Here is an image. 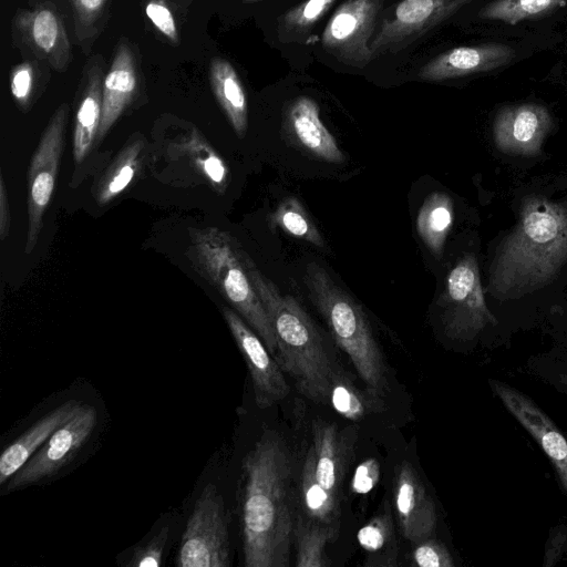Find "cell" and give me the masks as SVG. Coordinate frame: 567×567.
I'll list each match as a JSON object with an SVG mask.
<instances>
[{
	"instance_id": "obj_22",
	"label": "cell",
	"mask_w": 567,
	"mask_h": 567,
	"mask_svg": "<svg viewBox=\"0 0 567 567\" xmlns=\"http://www.w3.org/2000/svg\"><path fill=\"white\" fill-rule=\"evenodd\" d=\"M137 89L134 54L126 40L122 39L111 66L103 80V106L97 138L102 140L132 102Z\"/></svg>"
},
{
	"instance_id": "obj_21",
	"label": "cell",
	"mask_w": 567,
	"mask_h": 567,
	"mask_svg": "<svg viewBox=\"0 0 567 567\" xmlns=\"http://www.w3.org/2000/svg\"><path fill=\"white\" fill-rule=\"evenodd\" d=\"M83 403L68 400L48 412L13 441L0 456V485H4L47 442V440L82 408Z\"/></svg>"
},
{
	"instance_id": "obj_6",
	"label": "cell",
	"mask_w": 567,
	"mask_h": 567,
	"mask_svg": "<svg viewBox=\"0 0 567 567\" xmlns=\"http://www.w3.org/2000/svg\"><path fill=\"white\" fill-rule=\"evenodd\" d=\"M229 517L223 495L208 483L202 489L182 535L178 567H229Z\"/></svg>"
},
{
	"instance_id": "obj_34",
	"label": "cell",
	"mask_w": 567,
	"mask_h": 567,
	"mask_svg": "<svg viewBox=\"0 0 567 567\" xmlns=\"http://www.w3.org/2000/svg\"><path fill=\"white\" fill-rule=\"evenodd\" d=\"M169 527L164 525L145 545L137 547L127 566L158 567L167 543Z\"/></svg>"
},
{
	"instance_id": "obj_9",
	"label": "cell",
	"mask_w": 567,
	"mask_h": 567,
	"mask_svg": "<svg viewBox=\"0 0 567 567\" xmlns=\"http://www.w3.org/2000/svg\"><path fill=\"white\" fill-rule=\"evenodd\" d=\"M383 0H346L326 24L321 43L340 63L362 69L372 60L371 42Z\"/></svg>"
},
{
	"instance_id": "obj_33",
	"label": "cell",
	"mask_w": 567,
	"mask_h": 567,
	"mask_svg": "<svg viewBox=\"0 0 567 567\" xmlns=\"http://www.w3.org/2000/svg\"><path fill=\"white\" fill-rule=\"evenodd\" d=\"M410 564L417 567H454L449 549L439 540L426 538L416 543Z\"/></svg>"
},
{
	"instance_id": "obj_10",
	"label": "cell",
	"mask_w": 567,
	"mask_h": 567,
	"mask_svg": "<svg viewBox=\"0 0 567 567\" xmlns=\"http://www.w3.org/2000/svg\"><path fill=\"white\" fill-rule=\"evenodd\" d=\"M96 422V409L83 404L80 411L60 426L7 482L6 492L28 487L60 472L91 437Z\"/></svg>"
},
{
	"instance_id": "obj_4",
	"label": "cell",
	"mask_w": 567,
	"mask_h": 567,
	"mask_svg": "<svg viewBox=\"0 0 567 567\" xmlns=\"http://www.w3.org/2000/svg\"><path fill=\"white\" fill-rule=\"evenodd\" d=\"M190 243L187 256L195 271L230 303L267 349L276 354L275 330L249 277L240 243L216 227L190 229Z\"/></svg>"
},
{
	"instance_id": "obj_15",
	"label": "cell",
	"mask_w": 567,
	"mask_h": 567,
	"mask_svg": "<svg viewBox=\"0 0 567 567\" xmlns=\"http://www.w3.org/2000/svg\"><path fill=\"white\" fill-rule=\"evenodd\" d=\"M357 431L340 430L333 422L317 420L312 424L311 444L307 450L316 482L341 501L342 484L353 455Z\"/></svg>"
},
{
	"instance_id": "obj_19",
	"label": "cell",
	"mask_w": 567,
	"mask_h": 567,
	"mask_svg": "<svg viewBox=\"0 0 567 567\" xmlns=\"http://www.w3.org/2000/svg\"><path fill=\"white\" fill-rule=\"evenodd\" d=\"M285 123L298 144L315 157L339 164L344 155L320 118V110L309 96L295 99L286 113Z\"/></svg>"
},
{
	"instance_id": "obj_14",
	"label": "cell",
	"mask_w": 567,
	"mask_h": 567,
	"mask_svg": "<svg viewBox=\"0 0 567 567\" xmlns=\"http://www.w3.org/2000/svg\"><path fill=\"white\" fill-rule=\"evenodd\" d=\"M494 393L513 417L534 437L556 470L567 493V439L535 401L499 380H489Z\"/></svg>"
},
{
	"instance_id": "obj_26",
	"label": "cell",
	"mask_w": 567,
	"mask_h": 567,
	"mask_svg": "<svg viewBox=\"0 0 567 567\" xmlns=\"http://www.w3.org/2000/svg\"><path fill=\"white\" fill-rule=\"evenodd\" d=\"M453 224V203L445 193L431 194L421 206L416 229L435 257H441L447 234Z\"/></svg>"
},
{
	"instance_id": "obj_23",
	"label": "cell",
	"mask_w": 567,
	"mask_h": 567,
	"mask_svg": "<svg viewBox=\"0 0 567 567\" xmlns=\"http://www.w3.org/2000/svg\"><path fill=\"white\" fill-rule=\"evenodd\" d=\"M212 91L238 137L248 126L247 96L235 68L225 59L214 58L209 65Z\"/></svg>"
},
{
	"instance_id": "obj_17",
	"label": "cell",
	"mask_w": 567,
	"mask_h": 567,
	"mask_svg": "<svg viewBox=\"0 0 567 567\" xmlns=\"http://www.w3.org/2000/svg\"><path fill=\"white\" fill-rule=\"evenodd\" d=\"M392 495L395 517L404 538L413 544L430 538L437 519L435 504L409 462L398 466Z\"/></svg>"
},
{
	"instance_id": "obj_13",
	"label": "cell",
	"mask_w": 567,
	"mask_h": 567,
	"mask_svg": "<svg viewBox=\"0 0 567 567\" xmlns=\"http://www.w3.org/2000/svg\"><path fill=\"white\" fill-rule=\"evenodd\" d=\"M549 111L542 104L505 105L493 121V142L503 154L534 157L553 128Z\"/></svg>"
},
{
	"instance_id": "obj_3",
	"label": "cell",
	"mask_w": 567,
	"mask_h": 567,
	"mask_svg": "<svg viewBox=\"0 0 567 567\" xmlns=\"http://www.w3.org/2000/svg\"><path fill=\"white\" fill-rule=\"evenodd\" d=\"M244 260L275 330L278 364L292 378L303 396L316 403H329L339 372L326 351L317 327L293 297L281 293L257 268L246 250Z\"/></svg>"
},
{
	"instance_id": "obj_37",
	"label": "cell",
	"mask_w": 567,
	"mask_h": 567,
	"mask_svg": "<svg viewBox=\"0 0 567 567\" xmlns=\"http://www.w3.org/2000/svg\"><path fill=\"white\" fill-rule=\"evenodd\" d=\"M145 12L161 33H163L173 43L178 42V33L174 16L164 2L158 0L150 1L145 7Z\"/></svg>"
},
{
	"instance_id": "obj_18",
	"label": "cell",
	"mask_w": 567,
	"mask_h": 567,
	"mask_svg": "<svg viewBox=\"0 0 567 567\" xmlns=\"http://www.w3.org/2000/svg\"><path fill=\"white\" fill-rule=\"evenodd\" d=\"M514 58V49L504 43L457 47L430 60L417 75L424 81H444L488 72L508 64Z\"/></svg>"
},
{
	"instance_id": "obj_30",
	"label": "cell",
	"mask_w": 567,
	"mask_h": 567,
	"mask_svg": "<svg viewBox=\"0 0 567 567\" xmlns=\"http://www.w3.org/2000/svg\"><path fill=\"white\" fill-rule=\"evenodd\" d=\"M334 2L336 0H306L286 11L278 19V38L282 41L303 38Z\"/></svg>"
},
{
	"instance_id": "obj_25",
	"label": "cell",
	"mask_w": 567,
	"mask_h": 567,
	"mask_svg": "<svg viewBox=\"0 0 567 567\" xmlns=\"http://www.w3.org/2000/svg\"><path fill=\"white\" fill-rule=\"evenodd\" d=\"M299 514L301 517L340 529L341 501L330 495L315 480L306 454L299 475Z\"/></svg>"
},
{
	"instance_id": "obj_12",
	"label": "cell",
	"mask_w": 567,
	"mask_h": 567,
	"mask_svg": "<svg viewBox=\"0 0 567 567\" xmlns=\"http://www.w3.org/2000/svg\"><path fill=\"white\" fill-rule=\"evenodd\" d=\"M221 312L248 368L257 406L267 409L282 401L290 388L264 341L234 309L223 307Z\"/></svg>"
},
{
	"instance_id": "obj_39",
	"label": "cell",
	"mask_w": 567,
	"mask_h": 567,
	"mask_svg": "<svg viewBox=\"0 0 567 567\" xmlns=\"http://www.w3.org/2000/svg\"><path fill=\"white\" fill-rule=\"evenodd\" d=\"M197 165L217 189L224 190L226 188L229 177L228 168L214 151L208 148L205 157L199 156L197 158Z\"/></svg>"
},
{
	"instance_id": "obj_7",
	"label": "cell",
	"mask_w": 567,
	"mask_h": 567,
	"mask_svg": "<svg viewBox=\"0 0 567 567\" xmlns=\"http://www.w3.org/2000/svg\"><path fill=\"white\" fill-rule=\"evenodd\" d=\"M445 334L454 340H472L487 326L497 324L485 301L480 268L474 255L457 260L447 275L437 302Z\"/></svg>"
},
{
	"instance_id": "obj_32",
	"label": "cell",
	"mask_w": 567,
	"mask_h": 567,
	"mask_svg": "<svg viewBox=\"0 0 567 567\" xmlns=\"http://www.w3.org/2000/svg\"><path fill=\"white\" fill-rule=\"evenodd\" d=\"M141 148V143L135 142L118 154L100 183L99 203H109L127 187L135 175Z\"/></svg>"
},
{
	"instance_id": "obj_5",
	"label": "cell",
	"mask_w": 567,
	"mask_h": 567,
	"mask_svg": "<svg viewBox=\"0 0 567 567\" xmlns=\"http://www.w3.org/2000/svg\"><path fill=\"white\" fill-rule=\"evenodd\" d=\"M303 281L310 300L365 386L384 396L389 390L386 363L361 306L316 262L307 265Z\"/></svg>"
},
{
	"instance_id": "obj_20",
	"label": "cell",
	"mask_w": 567,
	"mask_h": 567,
	"mask_svg": "<svg viewBox=\"0 0 567 567\" xmlns=\"http://www.w3.org/2000/svg\"><path fill=\"white\" fill-rule=\"evenodd\" d=\"M103 68L100 56L92 58L85 65L82 90L75 114L73 133V158L81 164L97 138L103 106Z\"/></svg>"
},
{
	"instance_id": "obj_27",
	"label": "cell",
	"mask_w": 567,
	"mask_h": 567,
	"mask_svg": "<svg viewBox=\"0 0 567 567\" xmlns=\"http://www.w3.org/2000/svg\"><path fill=\"white\" fill-rule=\"evenodd\" d=\"M339 532L338 528L313 523L297 515L293 526L296 566H330L331 561L326 553L327 545L337 539Z\"/></svg>"
},
{
	"instance_id": "obj_11",
	"label": "cell",
	"mask_w": 567,
	"mask_h": 567,
	"mask_svg": "<svg viewBox=\"0 0 567 567\" xmlns=\"http://www.w3.org/2000/svg\"><path fill=\"white\" fill-rule=\"evenodd\" d=\"M473 0H401L371 42L373 60L398 52Z\"/></svg>"
},
{
	"instance_id": "obj_38",
	"label": "cell",
	"mask_w": 567,
	"mask_h": 567,
	"mask_svg": "<svg viewBox=\"0 0 567 567\" xmlns=\"http://www.w3.org/2000/svg\"><path fill=\"white\" fill-rule=\"evenodd\" d=\"M380 477V465L378 460L368 458L360 463L352 476L350 484L351 491L354 494H367L378 483Z\"/></svg>"
},
{
	"instance_id": "obj_40",
	"label": "cell",
	"mask_w": 567,
	"mask_h": 567,
	"mask_svg": "<svg viewBox=\"0 0 567 567\" xmlns=\"http://www.w3.org/2000/svg\"><path fill=\"white\" fill-rule=\"evenodd\" d=\"M11 226V215L9 208L8 193L4 184L3 174H0V239L4 240Z\"/></svg>"
},
{
	"instance_id": "obj_29",
	"label": "cell",
	"mask_w": 567,
	"mask_h": 567,
	"mask_svg": "<svg viewBox=\"0 0 567 567\" xmlns=\"http://www.w3.org/2000/svg\"><path fill=\"white\" fill-rule=\"evenodd\" d=\"M566 4L567 0H494L481 9L478 17L514 25L544 17Z\"/></svg>"
},
{
	"instance_id": "obj_35",
	"label": "cell",
	"mask_w": 567,
	"mask_h": 567,
	"mask_svg": "<svg viewBox=\"0 0 567 567\" xmlns=\"http://www.w3.org/2000/svg\"><path fill=\"white\" fill-rule=\"evenodd\" d=\"M35 85V72L30 62L17 65L10 75L11 94L20 105L27 109L30 104Z\"/></svg>"
},
{
	"instance_id": "obj_42",
	"label": "cell",
	"mask_w": 567,
	"mask_h": 567,
	"mask_svg": "<svg viewBox=\"0 0 567 567\" xmlns=\"http://www.w3.org/2000/svg\"><path fill=\"white\" fill-rule=\"evenodd\" d=\"M259 1H262V0H243L244 3H255V2H259Z\"/></svg>"
},
{
	"instance_id": "obj_41",
	"label": "cell",
	"mask_w": 567,
	"mask_h": 567,
	"mask_svg": "<svg viewBox=\"0 0 567 567\" xmlns=\"http://www.w3.org/2000/svg\"><path fill=\"white\" fill-rule=\"evenodd\" d=\"M559 383L567 390V374H561L559 377Z\"/></svg>"
},
{
	"instance_id": "obj_28",
	"label": "cell",
	"mask_w": 567,
	"mask_h": 567,
	"mask_svg": "<svg viewBox=\"0 0 567 567\" xmlns=\"http://www.w3.org/2000/svg\"><path fill=\"white\" fill-rule=\"evenodd\" d=\"M383 398L368 388L359 390L339 372L330 392L329 403L343 417L359 421L371 413L383 411Z\"/></svg>"
},
{
	"instance_id": "obj_24",
	"label": "cell",
	"mask_w": 567,
	"mask_h": 567,
	"mask_svg": "<svg viewBox=\"0 0 567 567\" xmlns=\"http://www.w3.org/2000/svg\"><path fill=\"white\" fill-rule=\"evenodd\" d=\"M358 543L364 553L363 566H398L399 545L388 501L382 509L359 529Z\"/></svg>"
},
{
	"instance_id": "obj_1",
	"label": "cell",
	"mask_w": 567,
	"mask_h": 567,
	"mask_svg": "<svg viewBox=\"0 0 567 567\" xmlns=\"http://www.w3.org/2000/svg\"><path fill=\"white\" fill-rule=\"evenodd\" d=\"M291 458L282 437L266 431L241 463L239 517L244 565L288 567L293 542Z\"/></svg>"
},
{
	"instance_id": "obj_2",
	"label": "cell",
	"mask_w": 567,
	"mask_h": 567,
	"mask_svg": "<svg viewBox=\"0 0 567 567\" xmlns=\"http://www.w3.org/2000/svg\"><path fill=\"white\" fill-rule=\"evenodd\" d=\"M566 264L567 202L527 195L495 251L487 292L502 301L523 298L551 284Z\"/></svg>"
},
{
	"instance_id": "obj_31",
	"label": "cell",
	"mask_w": 567,
	"mask_h": 567,
	"mask_svg": "<svg viewBox=\"0 0 567 567\" xmlns=\"http://www.w3.org/2000/svg\"><path fill=\"white\" fill-rule=\"evenodd\" d=\"M271 223L296 238L320 248L324 247L321 234L296 198L282 200L271 215Z\"/></svg>"
},
{
	"instance_id": "obj_16",
	"label": "cell",
	"mask_w": 567,
	"mask_h": 567,
	"mask_svg": "<svg viewBox=\"0 0 567 567\" xmlns=\"http://www.w3.org/2000/svg\"><path fill=\"white\" fill-rule=\"evenodd\" d=\"M13 29L24 45L56 71H64L71 60V44L63 18L49 3L20 11Z\"/></svg>"
},
{
	"instance_id": "obj_8",
	"label": "cell",
	"mask_w": 567,
	"mask_h": 567,
	"mask_svg": "<svg viewBox=\"0 0 567 567\" xmlns=\"http://www.w3.org/2000/svg\"><path fill=\"white\" fill-rule=\"evenodd\" d=\"M68 105H60L44 128L28 171V230L25 254L35 248L64 151Z\"/></svg>"
},
{
	"instance_id": "obj_36",
	"label": "cell",
	"mask_w": 567,
	"mask_h": 567,
	"mask_svg": "<svg viewBox=\"0 0 567 567\" xmlns=\"http://www.w3.org/2000/svg\"><path fill=\"white\" fill-rule=\"evenodd\" d=\"M107 0H71L75 31L82 38L89 34L95 22L101 17Z\"/></svg>"
}]
</instances>
